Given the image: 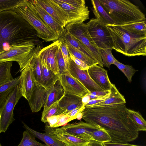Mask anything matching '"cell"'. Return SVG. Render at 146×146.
<instances>
[{"label": "cell", "mask_w": 146, "mask_h": 146, "mask_svg": "<svg viewBox=\"0 0 146 146\" xmlns=\"http://www.w3.org/2000/svg\"><path fill=\"white\" fill-rule=\"evenodd\" d=\"M12 61L0 62V86L13 78L11 73Z\"/></svg>", "instance_id": "4dcf8cb0"}, {"label": "cell", "mask_w": 146, "mask_h": 146, "mask_svg": "<svg viewBox=\"0 0 146 146\" xmlns=\"http://www.w3.org/2000/svg\"><path fill=\"white\" fill-rule=\"evenodd\" d=\"M74 119L66 114L60 115L59 118L53 128L58 127L60 126L65 125L69 122Z\"/></svg>", "instance_id": "ab89813d"}, {"label": "cell", "mask_w": 146, "mask_h": 146, "mask_svg": "<svg viewBox=\"0 0 146 146\" xmlns=\"http://www.w3.org/2000/svg\"><path fill=\"white\" fill-rule=\"evenodd\" d=\"M35 45L30 41L11 45L7 50L0 52V62H16L21 72L31 63L33 58Z\"/></svg>", "instance_id": "8992f818"}, {"label": "cell", "mask_w": 146, "mask_h": 146, "mask_svg": "<svg viewBox=\"0 0 146 146\" xmlns=\"http://www.w3.org/2000/svg\"><path fill=\"white\" fill-rule=\"evenodd\" d=\"M0 146H2L0 144Z\"/></svg>", "instance_id": "db71d44e"}, {"label": "cell", "mask_w": 146, "mask_h": 146, "mask_svg": "<svg viewBox=\"0 0 146 146\" xmlns=\"http://www.w3.org/2000/svg\"><path fill=\"white\" fill-rule=\"evenodd\" d=\"M106 26L112 39L113 49L128 56L146 55V35L133 34L115 25Z\"/></svg>", "instance_id": "3957f363"}, {"label": "cell", "mask_w": 146, "mask_h": 146, "mask_svg": "<svg viewBox=\"0 0 146 146\" xmlns=\"http://www.w3.org/2000/svg\"><path fill=\"white\" fill-rule=\"evenodd\" d=\"M40 62L41 71L42 86L46 89L50 88L59 80V77L48 68L45 59L40 54Z\"/></svg>", "instance_id": "603a6c76"}, {"label": "cell", "mask_w": 146, "mask_h": 146, "mask_svg": "<svg viewBox=\"0 0 146 146\" xmlns=\"http://www.w3.org/2000/svg\"><path fill=\"white\" fill-rule=\"evenodd\" d=\"M19 76L0 86V107L14 88L19 84Z\"/></svg>", "instance_id": "f1b7e54d"}, {"label": "cell", "mask_w": 146, "mask_h": 146, "mask_svg": "<svg viewBox=\"0 0 146 146\" xmlns=\"http://www.w3.org/2000/svg\"><path fill=\"white\" fill-rule=\"evenodd\" d=\"M48 13L64 28L68 23L66 12L54 0H35Z\"/></svg>", "instance_id": "2e32d148"}, {"label": "cell", "mask_w": 146, "mask_h": 146, "mask_svg": "<svg viewBox=\"0 0 146 146\" xmlns=\"http://www.w3.org/2000/svg\"><path fill=\"white\" fill-rule=\"evenodd\" d=\"M100 5L119 26L146 22L145 15L139 8L127 0H98Z\"/></svg>", "instance_id": "277c9868"}, {"label": "cell", "mask_w": 146, "mask_h": 146, "mask_svg": "<svg viewBox=\"0 0 146 146\" xmlns=\"http://www.w3.org/2000/svg\"><path fill=\"white\" fill-rule=\"evenodd\" d=\"M24 0H0V13L6 11L13 10L19 5Z\"/></svg>", "instance_id": "d590c367"}, {"label": "cell", "mask_w": 146, "mask_h": 146, "mask_svg": "<svg viewBox=\"0 0 146 146\" xmlns=\"http://www.w3.org/2000/svg\"><path fill=\"white\" fill-rule=\"evenodd\" d=\"M60 39L40 50V54L45 59L48 68L59 77V72L57 60V54L62 43Z\"/></svg>", "instance_id": "e0dca14e"}, {"label": "cell", "mask_w": 146, "mask_h": 146, "mask_svg": "<svg viewBox=\"0 0 146 146\" xmlns=\"http://www.w3.org/2000/svg\"><path fill=\"white\" fill-rule=\"evenodd\" d=\"M23 127L35 137L43 141L47 146H65L62 142L54 137L48 132L41 133L29 127L24 123L23 122Z\"/></svg>", "instance_id": "d4e9b609"}, {"label": "cell", "mask_w": 146, "mask_h": 146, "mask_svg": "<svg viewBox=\"0 0 146 146\" xmlns=\"http://www.w3.org/2000/svg\"><path fill=\"white\" fill-rule=\"evenodd\" d=\"M82 112H80L78 113L76 116V119L78 120H80L81 118H82Z\"/></svg>", "instance_id": "f5cc1de1"}, {"label": "cell", "mask_w": 146, "mask_h": 146, "mask_svg": "<svg viewBox=\"0 0 146 146\" xmlns=\"http://www.w3.org/2000/svg\"><path fill=\"white\" fill-rule=\"evenodd\" d=\"M145 73L144 75L143 76L142 78V84L143 87V88L145 90L146 88V83H145L144 82V80L146 79V76H145Z\"/></svg>", "instance_id": "816d5d0a"}, {"label": "cell", "mask_w": 146, "mask_h": 146, "mask_svg": "<svg viewBox=\"0 0 146 146\" xmlns=\"http://www.w3.org/2000/svg\"><path fill=\"white\" fill-rule=\"evenodd\" d=\"M13 10L19 14L36 31L37 36L46 42L58 39L56 35L37 15L30 6L28 0H24Z\"/></svg>", "instance_id": "5b68a950"}, {"label": "cell", "mask_w": 146, "mask_h": 146, "mask_svg": "<svg viewBox=\"0 0 146 146\" xmlns=\"http://www.w3.org/2000/svg\"><path fill=\"white\" fill-rule=\"evenodd\" d=\"M67 70L72 76L78 80L90 92L104 91L92 80L88 74V70L80 69L70 58Z\"/></svg>", "instance_id": "4fadbf2b"}, {"label": "cell", "mask_w": 146, "mask_h": 146, "mask_svg": "<svg viewBox=\"0 0 146 146\" xmlns=\"http://www.w3.org/2000/svg\"><path fill=\"white\" fill-rule=\"evenodd\" d=\"M57 60L60 75L67 70L60 46L59 47L57 52Z\"/></svg>", "instance_id": "74e56055"}, {"label": "cell", "mask_w": 146, "mask_h": 146, "mask_svg": "<svg viewBox=\"0 0 146 146\" xmlns=\"http://www.w3.org/2000/svg\"><path fill=\"white\" fill-rule=\"evenodd\" d=\"M64 3L72 6L77 7H83L86 6L84 0H60Z\"/></svg>", "instance_id": "7bdbcfd3"}, {"label": "cell", "mask_w": 146, "mask_h": 146, "mask_svg": "<svg viewBox=\"0 0 146 146\" xmlns=\"http://www.w3.org/2000/svg\"><path fill=\"white\" fill-rule=\"evenodd\" d=\"M59 101L54 103L44 114L42 115L41 119L42 122L46 123L48 118L54 115H56L59 109L58 105Z\"/></svg>", "instance_id": "8d00e7d4"}, {"label": "cell", "mask_w": 146, "mask_h": 146, "mask_svg": "<svg viewBox=\"0 0 146 146\" xmlns=\"http://www.w3.org/2000/svg\"><path fill=\"white\" fill-rule=\"evenodd\" d=\"M69 55L71 59L80 69L82 70H88L90 66L86 63L83 61L76 58L70 54H69Z\"/></svg>", "instance_id": "ee69618b"}, {"label": "cell", "mask_w": 146, "mask_h": 146, "mask_svg": "<svg viewBox=\"0 0 146 146\" xmlns=\"http://www.w3.org/2000/svg\"><path fill=\"white\" fill-rule=\"evenodd\" d=\"M110 90V95L105 100L88 108L126 103V100L124 96L119 92L114 84L111 83Z\"/></svg>", "instance_id": "484cf974"}, {"label": "cell", "mask_w": 146, "mask_h": 146, "mask_svg": "<svg viewBox=\"0 0 146 146\" xmlns=\"http://www.w3.org/2000/svg\"><path fill=\"white\" fill-rule=\"evenodd\" d=\"M85 108L84 106L80 107L78 108L71 111L66 114L70 117L73 118L74 119H76L77 114L80 112L82 111Z\"/></svg>", "instance_id": "7dc6e473"}, {"label": "cell", "mask_w": 146, "mask_h": 146, "mask_svg": "<svg viewBox=\"0 0 146 146\" xmlns=\"http://www.w3.org/2000/svg\"><path fill=\"white\" fill-rule=\"evenodd\" d=\"M18 146H32L30 134L27 131L23 132L22 138Z\"/></svg>", "instance_id": "b9f144b4"}, {"label": "cell", "mask_w": 146, "mask_h": 146, "mask_svg": "<svg viewBox=\"0 0 146 146\" xmlns=\"http://www.w3.org/2000/svg\"><path fill=\"white\" fill-rule=\"evenodd\" d=\"M92 139L102 143L111 142L110 135L103 128L94 131L90 133Z\"/></svg>", "instance_id": "836d02e7"}, {"label": "cell", "mask_w": 146, "mask_h": 146, "mask_svg": "<svg viewBox=\"0 0 146 146\" xmlns=\"http://www.w3.org/2000/svg\"><path fill=\"white\" fill-rule=\"evenodd\" d=\"M28 1L31 7L37 15L59 37L64 28L58 23L36 2L35 0H28Z\"/></svg>", "instance_id": "ac0fdd59"}, {"label": "cell", "mask_w": 146, "mask_h": 146, "mask_svg": "<svg viewBox=\"0 0 146 146\" xmlns=\"http://www.w3.org/2000/svg\"><path fill=\"white\" fill-rule=\"evenodd\" d=\"M64 29L72 36L85 46L92 52L95 57L98 65L104 66L99 49L97 47L91 37L86 23L67 25Z\"/></svg>", "instance_id": "ba28073f"}, {"label": "cell", "mask_w": 146, "mask_h": 146, "mask_svg": "<svg viewBox=\"0 0 146 146\" xmlns=\"http://www.w3.org/2000/svg\"><path fill=\"white\" fill-rule=\"evenodd\" d=\"M60 115H54L47 119V123L48 125L51 127L53 128L57 123Z\"/></svg>", "instance_id": "c3c4849f"}, {"label": "cell", "mask_w": 146, "mask_h": 146, "mask_svg": "<svg viewBox=\"0 0 146 146\" xmlns=\"http://www.w3.org/2000/svg\"><path fill=\"white\" fill-rule=\"evenodd\" d=\"M88 74L92 80L104 90H110L111 83L108 74V71L98 64L90 67Z\"/></svg>", "instance_id": "d6986e66"}, {"label": "cell", "mask_w": 146, "mask_h": 146, "mask_svg": "<svg viewBox=\"0 0 146 146\" xmlns=\"http://www.w3.org/2000/svg\"><path fill=\"white\" fill-rule=\"evenodd\" d=\"M22 97L17 85L10 93L0 107V134L5 133L15 120L14 109Z\"/></svg>", "instance_id": "52a82bcc"}, {"label": "cell", "mask_w": 146, "mask_h": 146, "mask_svg": "<svg viewBox=\"0 0 146 146\" xmlns=\"http://www.w3.org/2000/svg\"><path fill=\"white\" fill-rule=\"evenodd\" d=\"M59 38L63 40L66 44L70 45L79 50L98 65L95 57L90 50L80 41L71 35L64 28Z\"/></svg>", "instance_id": "7402d4cb"}, {"label": "cell", "mask_w": 146, "mask_h": 146, "mask_svg": "<svg viewBox=\"0 0 146 146\" xmlns=\"http://www.w3.org/2000/svg\"><path fill=\"white\" fill-rule=\"evenodd\" d=\"M18 85L22 96L28 101L36 86L32 66L30 63L21 72Z\"/></svg>", "instance_id": "8fae6325"}, {"label": "cell", "mask_w": 146, "mask_h": 146, "mask_svg": "<svg viewBox=\"0 0 146 146\" xmlns=\"http://www.w3.org/2000/svg\"><path fill=\"white\" fill-rule=\"evenodd\" d=\"M45 129L65 146H88L90 142L66 132L60 128L51 127L48 124L45 126Z\"/></svg>", "instance_id": "9a60e30c"}, {"label": "cell", "mask_w": 146, "mask_h": 146, "mask_svg": "<svg viewBox=\"0 0 146 146\" xmlns=\"http://www.w3.org/2000/svg\"><path fill=\"white\" fill-rule=\"evenodd\" d=\"M112 48L99 49L104 66L110 69V65L117 60L112 53Z\"/></svg>", "instance_id": "d6a6232c"}, {"label": "cell", "mask_w": 146, "mask_h": 146, "mask_svg": "<svg viewBox=\"0 0 146 146\" xmlns=\"http://www.w3.org/2000/svg\"><path fill=\"white\" fill-rule=\"evenodd\" d=\"M60 128L71 135L88 141L92 140L91 132L102 129L99 126L82 121L66 125Z\"/></svg>", "instance_id": "7c38bea8"}, {"label": "cell", "mask_w": 146, "mask_h": 146, "mask_svg": "<svg viewBox=\"0 0 146 146\" xmlns=\"http://www.w3.org/2000/svg\"><path fill=\"white\" fill-rule=\"evenodd\" d=\"M125 104L85 108L82 118L105 129L111 142L127 143L138 137L139 132L128 118Z\"/></svg>", "instance_id": "6da1fadb"}, {"label": "cell", "mask_w": 146, "mask_h": 146, "mask_svg": "<svg viewBox=\"0 0 146 146\" xmlns=\"http://www.w3.org/2000/svg\"><path fill=\"white\" fill-rule=\"evenodd\" d=\"M52 87L46 89L41 86H36L28 101L32 112H38L40 110L45 103Z\"/></svg>", "instance_id": "ffe728a7"}, {"label": "cell", "mask_w": 146, "mask_h": 146, "mask_svg": "<svg viewBox=\"0 0 146 146\" xmlns=\"http://www.w3.org/2000/svg\"><path fill=\"white\" fill-rule=\"evenodd\" d=\"M88 146H104V145L102 143L92 140L90 141Z\"/></svg>", "instance_id": "681fc988"}, {"label": "cell", "mask_w": 146, "mask_h": 146, "mask_svg": "<svg viewBox=\"0 0 146 146\" xmlns=\"http://www.w3.org/2000/svg\"><path fill=\"white\" fill-rule=\"evenodd\" d=\"M93 13L96 19L105 25H115V22L100 5L98 0H92Z\"/></svg>", "instance_id": "4316f807"}, {"label": "cell", "mask_w": 146, "mask_h": 146, "mask_svg": "<svg viewBox=\"0 0 146 146\" xmlns=\"http://www.w3.org/2000/svg\"><path fill=\"white\" fill-rule=\"evenodd\" d=\"M102 144L104 146H145L131 144L128 143H121L112 142L103 143Z\"/></svg>", "instance_id": "bcb514c9"}, {"label": "cell", "mask_w": 146, "mask_h": 146, "mask_svg": "<svg viewBox=\"0 0 146 146\" xmlns=\"http://www.w3.org/2000/svg\"><path fill=\"white\" fill-rule=\"evenodd\" d=\"M36 31L13 10L0 13V52L10 46L27 42L39 45Z\"/></svg>", "instance_id": "7a4b0ae2"}, {"label": "cell", "mask_w": 146, "mask_h": 146, "mask_svg": "<svg viewBox=\"0 0 146 146\" xmlns=\"http://www.w3.org/2000/svg\"><path fill=\"white\" fill-rule=\"evenodd\" d=\"M110 94V92L103 97L95 99L90 100L87 104L84 105L85 108H88L90 106L96 104L103 101L109 97Z\"/></svg>", "instance_id": "f6af8a7d"}, {"label": "cell", "mask_w": 146, "mask_h": 146, "mask_svg": "<svg viewBox=\"0 0 146 146\" xmlns=\"http://www.w3.org/2000/svg\"><path fill=\"white\" fill-rule=\"evenodd\" d=\"M59 80L65 94H71L82 98L90 92L78 80L72 76L68 70L59 75Z\"/></svg>", "instance_id": "30bf717a"}, {"label": "cell", "mask_w": 146, "mask_h": 146, "mask_svg": "<svg viewBox=\"0 0 146 146\" xmlns=\"http://www.w3.org/2000/svg\"><path fill=\"white\" fill-rule=\"evenodd\" d=\"M67 13L68 18L67 25L79 24L89 19L90 11L88 7H77L72 6L60 1L54 0Z\"/></svg>", "instance_id": "5bb4252c"}, {"label": "cell", "mask_w": 146, "mask_h": 146, "mask_svg": "<svg viewBox=\"0 0 146 146\" xmlns=\"http://www.w3.org/2000/svg\"><path fill=\"white\" fill-rule=\"evenodd\" d=\"M125 75L128 81L130 83L132 78L135 73L138 71L135 69L132 66L125 65L116 60L113 63Z\"/></svg>", "instance_id": "e575fe53"}, {"label": "cell", "mask_w": 146, "mask_h": 146, "mask_svg": "<svg viewBox=\"0 0 146 146\" xmlns=\"http://www.w3.org/2000/svg\"><path fill=\"white\" fill-rule=\"evenodd\" d=\"M61 40L62 42L60 44V48L65 62L66 66L67 69L68 64L70 58L68 49L67 45L63 40Z\"/></svg>", "instance_id": "f35d334b"}, {"label": "cell", "mask_w": 146, "mask_h": 146, "mask_svg": "<svg viewBox=\"0 0 146 146\" xmlns=\"http://www.w3.org/2000/svg\"><path fill=\"white\" fill-rule=\"evenodd\" d=\"M89 33L98 49L112 48L113 44L106 25L96 18H93L86 23Z\"/></svg>", "instance_id": "9c48e42d"}, {"label": "cell", "mask_w": 146, "mask_h": 146, "mask_svg": "<svg viewBox=\"0 0 146 146\" xmlns=\"http://www.w3.org/2000/svg\"><path fill=\"white\" fill-rule=\"evenodd\" d=\"M120 26L133 34L146 35V22H138Z\"/></svg>", "instance_id": "f546056e"}, {"label": "cell", "mask_w": 146, "mask_h": 146, "mask_svg": "<svg viewBox=\"0 0 146 146\" xmlns=\"http://www.w3.org/2000/svg\"><path fill=\"white\" fill-rule=\"evenodd\" d=\"M90 100V97L88 94L84 96L82 98V102L84 105L87 104Z\"/></svg>", "instance_id": "f907efd6"}, {"label": "cell", "mask_w": 146, "mask_h": 146, "mask_svg": "<svg viewBox=\"0 0 146 146\" xmlns=\"http://www.w3.org/2000/svg\"><path fill=\"white\" fill-rule=\"evenodd\" d=\"M64 95V90L59 80H58L49 93L45 103L42 114L54 103L59 101Z\"/></svg>", "instance_id": "cb8c5ba5"}, {"label": "cell", "mask_w": 146, "mask_h": 146, "mask_svg": "<svg viewBox=\"0 0 146 146\" xmlns=\"http://www.w3.org/2000/svg\"><path fill=\"white\" fill-rule=\"evenodd\" d=\"M66 44L69 54H72L76 58L83 61L90 67L98 64L88 56L79 50L70 45Z\"/></svg>", "instance_id": "1f68e13d"}, {"label": "cell", "mask_w": 146, "mask_h": 146, "mask_svg": "<svg viewBox=\"0 0 146 146\" xmlns=\"http://www.w3.org/2000/svg\"><path fill=\"white\" fill-rule=\"evenodd\" d=\"M82 98L75 95L64 94L58 102L59 109L56 115L67 114L74 109L84 106Z\"/></svg>", "instance_id": "44dd1931"}, {"label": "cell", "mask_w": 146, "mask_h": 146, "mask_svg": "<svg viewBox=\"0 0 146 146\" xmlns=\"http://www.w3.org/2000/svg\"><path fill=\"white\" fill-rule=\"evenodd\" d=\"M110 92V90L94 91L90 92L88 94L90 100L95 99L103 97Z\"/></svg>", "instance_id": "60d3db41"}, {"label": "cell", "mask_w": 146, "mask_h": 146, "mask_svg": "<svg viewBox=\"0 0 146 146\" xmlns=\"http://www.w3.org/2000/svg\"><path fill=\"white\" fill-rule=\"evenodd\" d=\"M127 116L138 131H146V122L138 111L128 109L126 110Z\"/></svg>", "instance_id": "83f0119b"}]
</instances>
